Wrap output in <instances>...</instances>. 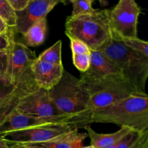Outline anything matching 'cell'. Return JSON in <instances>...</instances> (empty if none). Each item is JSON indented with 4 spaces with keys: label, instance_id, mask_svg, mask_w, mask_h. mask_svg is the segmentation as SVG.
Masks as SVG:
<instances>
[{
    "label": "cell",
    "instance_id": "1",
    "mask_svg": "<svg viewBox=\"0 0 148 148\" xmlns=\"http://www.w3.org/2000/svg\"><path fill=\"white\" fill-rule=\"evenodd\" d=\"M78 85L88 95L90 114L131 95L145 93L123 77L101 76L90 70L82 73Z\"/></svg>",
    "mask_w": 148,
    "mask_h": 148
},
{
    "label": "cell",
    "instance_id": "2",
    "mask_svg": "<svg viewBox=\"0 0 148 148\" xmlns=\"http://www.w3.org/2000/svg\"><path fill=\"white\" fill-rule=\"evenodd\" d=\"M89 123L114 124L137 132L148 131V95H131L91 113Z\"/></svg>",
    "mask_w": 148,
    "mask_h": 148
},
{
    "label": "cell",
    "instance_id": "3",
    "mask_svg": "<svg viewBox=\"0 0 148 148\" xmlns=\"http://www.w3.org/2000/svg\"><path fill=\"white\" fill-rule=\"evenodd\" d=\"M79 79L64 71L59 82L49 90V95L58 111L82 126L89 123L90 111L88 96L78 85Z\"/></svg>",
    "mask_w": 148,
    "mask_h": 148
},
{
    "label": "cell",
    "instance_id": "4",
    "mask_svg": "<svg viewBox=\"0 0 148 148\" xmlns=\"http://www.w3.org/2000/svg\"><path fill=\"white\" fill-rule=\"evenodd\" d=\"M109 11L95 9L87 14L69 16L65 23V34L83 42L90 50L101 49L111 38Z\"/></svg>",
    "mask_w": 148,
    "mask_h": 148
},
{
    "label": "cell",
    "instance_id": "5",
    "mask_svg": "<svg viewBox=\"0 0 148 148\" xmlns=\"http://www.w3.org/2000/svg\"><path fill=\"white\" fill-rule=\"evenodd\" d=\"M121 70L123 77L141 92H145L148 75V58L134 51L122 41L111 38L101 49Z\"/></svg>",
    "mask_w": 148,
    "mask_h": 148
},
{
    "label": "cell",
    "instance_id": "6",
    "mask_svg": "<svg viewBox=\"0 0 148 148\" xmlns=\"http://www.w3.org/2000/svg\"><path fill=\"white\" fill-rule=\"evenodd\" d=\"M14 112L46 119L56 125H70L77 129L81 126L75 119L59 112L51 101L49 92L40 88L20 98L9 115Z\"/></svg>",
    "mask_w": 148,
    "mask_h": 148
},
{
    "label": "cell",
    "instance_id": "7",
    "mask_svg": "<svg viewBox=\"0 0 148 148\" xmlns=\"http://www.w3.org/2000/svg\"><path fill=\"white\" fill-rule=\"evenodd\" d=\"M7 55L5 79L10 85L17 87L25 82H35L31 66L37 56L33 51L23 43L15 42L12 38Z\"/></svg>",
    "mask_w": 148,
    "mask_h": 148
},
{
    "label": "cell",
    "instance_id": "8",
    "mask_svg": "<svg viewBox=\"0 0 148 148\" xmlns=\"http://www.w3.org/2000/svg\"><path fill=\"white\" fill-rule=\"evenodd\" d=\"M141 8L134 0H120L109 11L111 38L122 40L136 38Z\"/></svg>",
    "mask_w": 148,
    "mask_h": 148
},
{
    "label": "cell",
    "instance_id": "9",
    "mask_svg": "<svg viewBox=\"0 0 148 148\" xmlns=\"http://www.w3.org/2000/svg\"><path fill=\"white\" fill-rule=\"evenodd\" d=\"M75 128L70 125L36 127L5 133L1 134L0 138L9 145L40 144L64 135Z\"/></svg>",
    "mask_w": 148,
    "mask_h": 148
},
{
    "label": "cell",
    "instance_id": "10",
    "mask_svg": "<svg viewBox=\"0 0 148 148\" xmlns=\"http://www.w3.org/2000/svg\"><path fill=\"white\" fill-rule=\"evenodd\" d=\"M61 2L59 0H30L24 10L17 14V25L14 32L24 35L35 23L46 18L49 12Z\"/></svg>",
    "mask_w": 148,
    "mask_h": 148
},
{
    "label": "cell",
    "instance_id": "11",
    "mask_svg": "<svg viewBox=\"0 0 148 148\" xmlns=\"http://www.w3.org/2000/svg\"><path fill=\"white\" fill-rule=\"evenodd\" d=\"M31 70L38 88L49 91L59 82L64 69L63 64H52L36 58Z\"/></svg>",
    "mask_w": 148,
    "mask_h": 148
},
{
    "label": "cell",
    "instance_id": "12",
    "mask_svg": "<svg viewBox=\"0 0 148 148\" xmlns=\"http://www.w3.org/2000/svg\"><path fill=\"white\" fill-rule=\"evenodd\" d=\"M43 126H61L56 125L46 119L38 118L33 116L14 112L6 117L0 123V135L5 133L19 131L36 127Z\"/></svg>",
    "mask_w": 148,
    "mask_h": 148
},
{
    "label": "cell",
    "instance_id": "13",
    "mask_svg": "<svg viewBox=\"0 0 148 148\" xmlns=\"http://www.w3.org/2000/svg\"><path fill=\"white\" fill-rule=\"evenodd\" d=\"M83 128L86 130L88 137L90 139V145L95 148H109L118 144L132 130L127 127H121L119 130L111 134H100L94 131L91 127L85 124Z\"/></svg>",
    "mask_w": 148,
    "mask_h": 148
},
{
    "label": "cell",
    "instance_id": "14",
    "mask_svg": "<svg viewBox=\"0 0 148 148\" xmlns=\"http://www.w3.org/2000/svg\"><path fill=\"white\" fill-rule=\"evenodd\" d=\"M88 70L101 76L123 77L120 68L100 50H90V64Z\"/></svg>",
    "mask_w": 148,
    "mask_h": 148
},
{
    "label": "cell",
    "instance_id": "15",
    "mask_svg": "<svg viewBox=\"0 0 148 148\" xmlns=\"http://www.w3.org/2000/svg\"><path fill=\"white\" fill-rule=\"evenodd\" d=\"M88 137L87 133H80L75 128L69 132L46 143L36 144L43 148H81Z\"/></svg>",
    "mask_w": 148,
    "mask_h": 148
},
{
    "label": "cell",
    "instance_id": "16",
    "mask_svg": "<svg viewBox=\"0 0 148 148\" xmlns=\"http://www.w3.org/2000/svg\"><path fill=\"white\" fill-rule=\"evenodd\" d=\"M47 33V20L43 18L30 26L24 35L26 46L36 47L43 44Z\"/></svg>",
    "mask_w": 148,
    "mask_h": 148
},
{
    "label": "cell",
    "instance_id": "17",
    "mask_svg": "<svg viewBox=\"0 0 148 148\" xmlns=\"http://www.w3.org/2000/svg\"><path fill=\"white\" fill-rule=\"evenodd\" d=\"M115 148H148V131H132L121 140Z\"/></svg>",
    "mask_w": 148,
    "mask_h": 148
},
{
    "label": "cell",
    "instance_id": "18",
    "mask_svg": "<svg viewBox=\"0 0 148 148\" xmlns=\"http://www.w3.org/2000/svg\"><path fill=\"white\" fill-rule=\"evenodd\" d=\"M62 40H59L53 46L40 53V56L37 58L40 60L52 64L62 65L63 64L62 59Z\"/></svg>",
    "mask_w": 148,
    "mask_h": 148
},
{
    "label": "cell",
    "instance_id": "19",
    "mask_svg": "<svg viewBox=\"0 0 148 148\" xmlns=\"http://www.w3.org/2000/svg\"><path fill=\"white\" fill-rule=\"evenodd\" d=\"M0 17L9 27H15L17 25V14L7 0H0Z\"/></svg>",
    "mask_w": 148,
    "mask_h": 148
},
{
    "label": "cell",
    "instance_id": "20",
    "mask_svg": "<svg viewBox=\"0 0 148 148\" xmlns=\"http://www.w3.org/2000/svg\"><path fill=\"white\" fill-rule=\"evenodd\" d=\"M70 2L72 4V11L71 16H77L80 14H87L94 11L95 9L92 8L93 0H71Z\"/></svg>",
    "mask_w": 148,
    "mask_h": 148
},
{
    "label": "cell",
    "instance_id": "21",
    "mask_svg": "<svg viewBox=\"0 0 148 148\" xmlns=\"http://www.w3.org/2000/svg\"><path fill=\"white\" fill-rule=\"evenodd\" d=\"M122 43L131 50L141 53L142 55L148 58V42L146 40L136 38L122 40Z\"/></svg>",
    "mask_w": 148,
    "mask_h": 148
},
{
    "label": "cell",
    "instance_id": "22",
    "mask_svg": "<svg viewBox=\"0 0 148 148\" xmlns=\"http://www.w3.org/2000/svg\"><path fill=\"white\" fill-rule=\"evenodd\" d=\"M72 62L75 67L83 73L90 68V54H72Z\"/></svg>",
    "mask_w": 148,
    "mask_h": 148
},
{
    "label": "cell",
    "instance_id": "23",
    "mask_svg": "<svg viewBox=\"0 0 148 148\" xmlns=\"http://www.w3.org/2000/svg\"><path fill=\"white\" fill-rule=\"evenodd\" d=\"M70 40V48L72 54H90V49L81 40L68 37Z\"/></svg>",
    "mask_w": 148,
    "mask_h": 148
},
{
    "label": "cell",
    "instance_id": "24",
    "mask_svg": "<svg viewBox=\"0 0 148 148\" xmlns=\"http://www.w3.org/2000/svg\"><path fill=\"white\" fill-rule=\"evenodd\" d=\"M14 37V29L10 27L7 36L0 35V52L7 51L10 49L11 39Z\"/></svg>",
    "mask_w": 148,
    "mask_h": 148
},
{
    "label": "cell",
    "instance_id": "25",
    "mask_svg": "<svg viewBox=\"0 0 148 148\" xmlns=\"http://www.w3.org/2000/svg\"><path fill=\"white\" fill-rule=\"evenodd\" d=\"M7 1L16 12L24 10L30 2V0H7Z\"/></svg>",
    "mask_w": 148,
    "mask_h": 148
},
{
    "label": "cell",
    "instance_id": "26",
    "mask_svg": "<svg viewBox=\"0 0 148 148\" xmlns=\"http://www.w3.org/2000/svg\"><path fill=\"white\" fill-rule=\"evenodd\" d=\"M7 69V52L0 55V79H5L6 72ZM6 80V79H5Z\"/></svg>",
    "mask_w": 148,
    "mask_h": 148
},
{
    "label": "cell",
    "instance_id": "27",
    "mask_svg": "<svg viewBox=\"0 0 148 148\" xmlns=\"http://www.w3.org/2000/svg\"><path fill=\"white\" fill-rule=\"evenodd\" d=\"M9 146L10 148H43L36 144H13Z\"/></svg>",
    "mask_w": 148,
    "mask_h": 148
},
{
    "label": "cell",
    "instance_id": "28",
    "mask_svg": "<svg viewBox=\"0 0 148 148\" xmlns=\"http://www.w3.org/2000/svg\"><path fill=\"white\" fill-rule=\"evenodd\" d=\"M10 27H9L7 25L4 20L0 17V35L1 36H7L9 30H10Z\"/></svg>",
    "mask_w": 148,
    "mask_h": 148
},
{
    "label": "cell",
    "instance_id": "29",
    "mask_svg": "<svg viewBox=\"0 0 148 148\" xmlns=\"http://www.w3.org/2000/svg\"><path fill=\"white\" fill-rule=\"evenodd\" d=\"M0 148H10L9 145L0 138Z\"/></svg>",
    "mask_w": 148,
    "mask_h": 148
},
{
    "label": "cell",
    "instance_id": "30",
    "mask_svg": "<svg viewBox=\"0 0 148 148\" xmlns=\"http://www.w3.org/2000/svg\"><path fill=\"white\" fill-rule=\"evenodd\" d=\"M81 148H95V147H93L91 145H89V146H87V147H82Z\"/></svg>",
    "mask_w": 148,
    "mask_h": 148
},
{
    "label": "cell",
    "instance_id": "31",
    "mask_svg": "<svg viewBox=\"0 0 148 148\" xmlns=\"http://www.w3.org/2000/svg\"><path fill=\"white\" fill-rule=\"evenodd\" d=\"M6 52H7V51H4V52H0V55L3 54V53H6Z\"/></svg>",
    "mask_w": 148,
    "mask_h": 148
}]
</instances>
